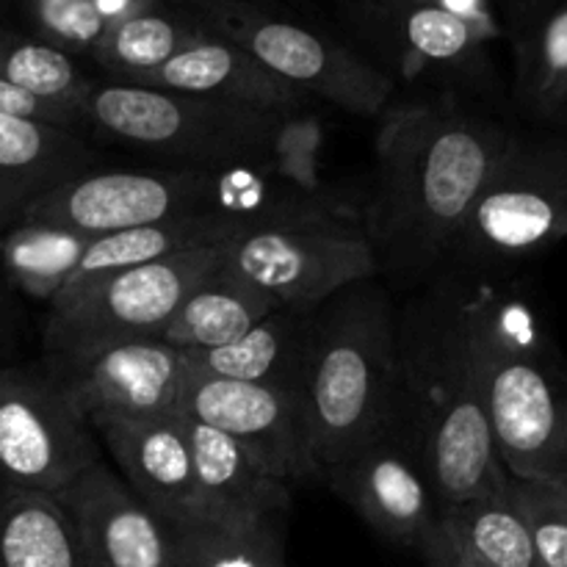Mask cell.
I'll use <instances>...</instances> for the list:
<instances>
[{"instance_id": "1", "label": "cell", "mask_w": 567, "mask_h": 567, "mask_svg": "<svg viewBox=\"0 0 567 567\" xmlns=\"http://www.w3.org/2000/svg\"><path fill=\"white\" fill-rule=\"evenodd\" d=\"M515 131L454 92L388 103L377 131L374 188L360 219L388 286L415 288L441 275Z\"/></svg>"}, {"instance_id": "2", "label": "cell", "mask_w": 567, "mask_h": 567, "mask_svg": "<svg viewBox=\"0 0 567 567\" xmlns=\"http://www.w3.org/2000/svg\"><path fill=\"white\" fill-rule=\"evenodd\" d=\"M396 324L402 408L437 509L507 485L509 474L496 452L471 354L457 277L437 275L399 310Z\"/></svg>"}, {"instance_id": "3", "label": "cell", "mask_w": 567, "mask_h": 567, "mask_svg": "<svg viewBox=\"0 0 567 567\" xmlns=\"http://www.w3.org/2000/svg\"><path fill=\"white\" fill-rule=\"evenodd\" d=\"M457 277V275H454ZM493 441L513 480L567 487V369L526 302L457 277Z\"/></svg>"}, {"instance_id": "4", "label": "cell", "mask_w": 567, "mask_h": 567, "mask_svg": "<svg viewBox=\"0 0 567 567\" xmlns=\"http://www.w3.org/2000/svg\"><path fill=\"white\" fill-rule=\"evenodd\" d=\"M396 319L380 277L321 302L302 391L319 482L402 415Z\"/></svg>"}, {"instance_id": "5", "label": "cell", "mask_w": 567, "mask_h": 567, "mask_svg": "<svg viewBox=\"0 0 567 567\" xmlns=\"http://www.w3.org/2000/svg\"><path fill=\"white\" fill-rule=\"evenodd\" d=\"M280 111L249 109L144 83L94 81L81 105L83 133L147 155L155 166L269 169Z\"/></svg>"}, {"instance_id": "6", "label": "cell", "mask_w": 567, "mask_h": 567, "mask_svg": "<svg viewBox=\"0 0 567 567\" xmlns=\"http://www.w3.org/2000/svg\"><path fill=\"white\" fill-rule=\"evenodd\" d=\"M567 238V136L515 131L463 227L441 275L493 280Z\"/></svg>"}, {"instance_id": "7", "label": "cell", "mask_w": 567, "mask_h": 567, "mask_svg": "<svg viewBox=\"0 0 567 567\" xmlns=\"http://www.w3.org/2000/svg\"><path fill=\"white\" fill-rule=\"evenodd\" d=\"M214 37L247 50L252 59L308 97L354 116H380L396 83L358 48L260 0H175Z\"/></svg>"}, {"instance_id": "8", "label": "cell", "mask_w": 567, "mask_h": 567, "mask_svg": "<svg viewBox=\"0 0 567 567\" xmlns=\"http://www.w3.org/2000/svg\"><path fill=\"white\" fill-rule=\"evenodd\" d=\"M221 255L225 244L64 286L48 302L44 354L81 358L116 343L161 338L186 293L219 269Z\"/></svg>"}, {"instance_id": "9", "label": "cell", "mask_w": 567, "mask_h": 567, "mask_svg": "<svg viewBox=\"0 0 567 567\" xmlns=\"http://www.w3.org/2000/svg\"><path fill=\"white\" fill-rule=\"evenodd\" d=\"M341 17L360 53L393 83H430L441 92L491 94L498 86L491 42L465 17L419 0H341Z\"/></svg>"}, {"instance_id": "10", "label": "cell", "mask_w": 567, "mask_h": 567, "mask_svg": "<svg viewBox=\"0 0 567 567\" xmlns=\"http://www.w3.org/2000/svg\"><path fill=\"white\" fill-rule=\"evenodd\" d=\"M244 172H210L192 166H147V169H92L61 183L25 208L20 221L70 227L105 236L153 221L208 210H238Z\"/></svg>"}, {"instance_id": "11", "label": "cell", "mask_w": 567, "mask_h": 567, "mask_svg": "<svg viewBox=\"0 0 567 567\" xmlns=\"http://www.w3.org/2000/svg\"><path fill=\"white\" fill-rule=\"evenodd\" d=\"M221 269L280 305H321L354 282L380 277L363 221L347 210L252 227L225 244Z\"/></svg>"}, {"instance_id": "12", "label": "cell", "mask_w": 567, "mask_h": 567, "mask_svg": "<svg viewBox=\"0 0 567 567\" xmlns=\"http://www.w3.org/2000/svg\"><path fill=\"white\" fill-rule=\"evenodd\" d=\"M92 424L48 365L0 369V485L55 496L105 463Z\"/></svg>"}, {"instance_id": "13", "label": "cell", "mask_w": 567, "mask_h": 567, "mask_svg": "<svg viewBox=\"0 0 567 567\" xmlns=\"http://www.w3.org/2000/svg\"><path fill=\"white\" fill-rule=\"evenodd\" d=\"M92 426L181 413L192 358L161 338L116 343L81 358L44 360Z\"/></svg>"}, {"instance_id": "14", "label": "cell", "mask_w": 567, "mask_h": 567, "mask_svg": "<svg viewBox=\"0 0 567 567\" xmlns=\"http://www.w3.org/2000/svg\"><path fill=\"white\" fill-rule=\"evenodd\" d=\"M181 413L233 437L271 480L286 485L319 482L302 393L192 374L183 391Z\"/></svg>"}, {"instance_id": "15", "label": "cell", "mask_w": 567, "mask_h": 567, "mask_svg": "<svg viewBox=\"0 0 567 567\" xmlns=\"http://www.w3.org/2000/svg\"><path fill=\"white\" fill-rule=\"evenodd\" d=\"M388 543L419 548L437 518V502L421 463L408 415H399L374 441L321 480Z\"/></svg>"}, {"instance_id": "16", "label": "cell", "mask_w": 567, "mask_h": 567, "mask_svg": "<svg viewBox=\"0 0 567 567\" xmlns=\"http://www.w3.org/2000/svg\"><path fill=\"white\" fill-rule=\"evenodd\" d=\"M127 491L166 526L199 524L197 480L181 413L92 426Z\"/></svg>"}, {"instance_id": "17", "label": "cell", "mask_w": 567, "mask_h": 567, "mask_svg": "<svg viewBox=\"0 0 567 567\" xmlns=\"http://www.w3.org/2000/svg\"><path fill=\"white\" fill-rule=\"evenodd\" d=\"M81 526L94 567H175L166 526L100 463L59 496Z\"/></svg>"}, {"instance_id": "18", "label": "cell", "mask_w": 567, "mask_h": 567, "mask_svg": "<svg viewBox=\"0 0 567 567\" xmlns=\"http://www.w3.org/2000/svg\"><path fill=\"white\" fill-rule=\"evenodd\" d=\"M100 166L86 133L0 114V236L61 183Z\"/></svg>"}, {"instance_id": "19", "label": "cell", "mask_w": 567, "mask_h": 567, "mask_svg": "<svg viewBox=\"0 0 567 567\" xmlns=\"http://www.w3.org/2000/svg\"><path fill=\"white\" fill-rule=\"evenodd\" d=\"M142 83L144 86L169 89V92L194 94V97L280 111V114L313 109L316 103L302 89L291 86L275 72L266 70L247 50L227 42V39L214 37V33H205L203 39L183 48Z\"/></svg>"}, {"instance_id": "20", "label": "cell", "mask_w": 567, "mask_h": 567, "mask_svg": "<svg viewBox=\"0 0 567 567\" xmlns=\"http://www.w3.org/2000/svg\"><path fill=\"white\" fill-rule=\"evenodd\" d=\"M321 305H282L238 341L188 352L192 374L305 391Z\"/></svg>"}, {"instance_id": "21", "label": "cell", "mask_w": 567, "mask_h": 567, "mask_svg": "<svg viewBox=\"0 0 567 567\" xmlns=\"http://www.w3.org/2000/svg\"><path fill=\"white\" fill-rule=\"evenodd\" d=\"M203 520L286 518L291 485L271 480L233 437L183 415Z\"/></svg>"}, {"instance_id": "22", "label": "cell", "mask_w": 567, "mask_h": 567, "mask_svg": "<svg viewBox=\"0 0 567 567\" xmlns=\"http://www.w3.org/2000/svg\"><path fill=\"white\" fill-rule=\"evenodd\" d=\"M260 225H269V221L236 214V210H208V214L175 216V219L153 221V225L131 227V230L105 233L94 238L66 286L92 280L105 271L155 264V260L175 258L194 249L221 247Z\"/></svg>"}, {"instance_id": "23", "label": "cell", "mask_w": 567, "mask_h": 567, "mask_svg": "<svg viewBox=\"0 0 567 567\" xmlns=\"http://www.w3.org/2000/svg\"><path fill=\"white\" fill-rule=\"evenodd\" d=\"M277 308L282 305L275 297L219 266L186 293L166 330L161 332V341L186 352L221 349L238 341Z\"/></svg>"}, {"instance_id": "24", "label": "cell", "mask_w": 567, "mask_h": 567, "mask_svg": "<svg viewBox=\"0 0 567 567\" xmlns=\"http://www.w3.org/2000/svg\"><path fill=\"white\" fill-rule=\"evenodd\" d=\"M0 567H94L81 526L55 496L0 485Z\"/></svg>"}, {"instance_id": "25", "label": "cell", "mask_w": 567, "mask_h": 567, "mask_svg": "<svg viewBox=\"0 0 567 567\" xmlns=\"http://www.w3.org/2000/svg\"><path fill=\"white\" fill-rule=\"evenodd\" d=\"M513 100L532 131L567 136V0L513 42Z\"/></svg>"}, {"instance_id": "26", "label": "cell", "mask_w": 567, "mask_h": 567, "mask_svg": "<svg viewBox=\"0 0 567 567\" xmlns=\"http://www.w3.org/2000/svg\"><path fill=\"white\" fill-rule=\"evenodd\" d=\"M205 33H210L208 28L183 6L175 0H158L116 22L89 64L97 66L105 81L142 83Z\"/></svg>"}, {"instance_id": "27", "label": "cell", "mask_w": 567, "mask_h": 567, "mask_svg": "<svg viewBox=\"0 0 567 567\" xmlns=\"http://www.w3.org/2000/svg\"><path fill=\"white\" fill-rule=\"evenodd\" d=\"M94 238L70 227L17 221L0 236V271L11 288L48 305L72 280Z\"/></svg>"}, {"instance_id": "28", "label": "cell", "mask_w": 567, "mask_h": 567, "mask_svg": "<svg viewBox=\"0 0 567 567\" xmlns=\"http://www.w3.org/2000/svg\"><path fill=\"white\" fill-rule=\"evenodd\" d=\"M437 524L474 557L493 567H537L535 543L513 480L493 493L437 509Z\"/></svg>"}, {"instance_id": "29", "label": "cell", "mask_w": 567, "mask_h": 567, "mask_svg": "<svg viewBox=\"0 0 567 567\" xmlns=\"http://www.w3.org/2000/svg\"><path fill=\"white\" fill-rule=\"evenodd\" d=\"M166 532L175 567H286V518L199 520Z\"/></svg>"}, {"instance_id": "30", "label": "cell", "mask_w": 567, "mask_h": 567, "mask_svg": "<svg viewBox=\"0 0 567 567\" xmlns=\"http://www.w3.org/2000/svg\"><path fill=\"white\" fill-rule=\"evenodd\" d=\"M14 6L28 37L89 61L111 28L158 0H0Z\"/></svg>"}, {"instance_id": "31", "label": "cell", "mask_w": 567, "mask_h": 567, "mask_svg": "<svg viewBox=\"0 0 567 567\" xmlns=\"http://www.w3.org/2000/svg\"><path fill=\"white\" fill-rule=\"evenodd\" d=\"M0 81L44 103L59 105L81 120V105L97 78L89 75L81 61L72 55L0 20Z\"/></svg>"}, {"instance_id": "32", "label": "cell", "mask_w": 567, "mask_h": 567, "mask_svg": "<svg viewBox=\"0 0 567 567\" xmlns=\"http://www.w3.org/2000/svg\"><path fill=\"white\" fill-rule=\"evenodd\" d=\"M321 150H324V125L319 114L313 109L291 111L282 116L271 138L269 172L308 197H324L319 177Z\"/></svg>"}, {"instance_id": "33", "label": "cell", "mask_w": 567, "mask_h": 567, "mask_svg": "<svg viewBox=\"0 0 567 567\" xmlns=\"http://www.w3.org/2000/svg\"><path fill=\"white\" fill-rule=\"evenodd\" d=\"M513 493L529 524L537 567H567V487L513 480Z\"/></svg>"}, {"instance_id": "34", "label": "cell", "mask_w": 567, "mask_h": 567, "mask_svg": "<svg viewBox=\"0 0 567 567\" xmlns=\"http://www.w3.org/2000/svg\"><path fill=\"white\" fill-rule=\"evenodd\" d=\"M0 114L9 116H25V120H39V122H50V125H61V127H72V131H81L83 125L75 114L70 111L59 109V105H50L44 100L33 97V94L22 92V89L11 86V83L0 81Z\"/></svg>"}, {"instance_id": "35", "label": "cell", "mask_w": 567, "mask_h": 567, "mask_svg": "<svg viewBox=\"0 0 567 567\" xmlns=\"http://www.w3.org/2000/svg\"><path fill=\"white\" fill-rule=\"evenodd\" d=\"M415 554L424 559L426 567H493L482 563L480 557H474L468 548L460 546V543L437 524V518L435 524H432V529L424 535V540L419 543Z\"/></svg>"}, {"instance_id": "36", "label": "cell", "mask_w": 567, "mask_h": 567, "mask_svg": "<svg viewBox=\"0 0 567 567\" xmlns=\"http://www.w3.org/2000/svg\"><path fill=\"white\" fill-rule=\"evenodd\" d=\"M559 0H498V20H502L504 33L509 42L524 37L548 9H554Z\"/></svg>"}, {"instance_id": "37", "label": "cell", "mask_w": 567, "mask_h": 567, "mask_svg": "<svg viewBox=\"0 0 567 567\" xmlns=\"http://www.w3.org/2000/svg\"><path fill=\"white\" fill-rule=\"evenodd\" d=\"M419 3H437L443 9L454 11V14L465 17L474 25H480L482 31L493 33V37H502L504 28L502 20L496 17V9H493V0H419Z\"/></svg>"}, {"instance_id": "38", "label": "cell", "mask_w": 567, "mask_h": 567, "mask_svg": "<svg viewBox=\"0 0 567 567\" xmlns=\"http://www.w3.org/2000/svg\"><path fill=\"white\" fill-rule=\"evenodd\" d=\"M17 338H20V316H17V308L11 305L9 293L0 288V369L11 365L9 360L14 358Z\"/></svg>"}]
</instances>
